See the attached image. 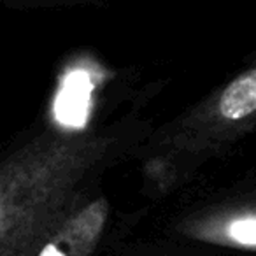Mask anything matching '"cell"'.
<instances>
[{
    "label": "cell",
    "instance_id": "6da1fadb",
    "mask_svg": "<svg viewBox=\"0 0 256 256\" xmlns=\"http://www.w3.org/2000/svg\"><path fill=\"white\" fill-rule=\"evenodd\" d=\"M93 82L84 70H74L65 78L54 102V118L65 126L81 128L88 120Z\"/></svg>",
    "mask_w": 256,
    "mask_h": 256
},
{
    "label": "cell",
    "instance_id": "7a4b0ae2",
    "mask_svg": "<svg viewBox=\"0 0 256 256\" xmlns=\"http://www.w3.org/2000/svg\"><path fill=\"white\" fill-rule=\"evenodd\" d=\"M256 110V70L235 79L221 95L220 112L226 120H242Z\"/></svg>",
    "mask_w": 256,
    "mask_h": 256
},
{
    "label": "cell",
    "instance_id": "3957f363",
    "mask_svg": "<svg viewBox=\"0 0 256 256\" xmlns=\"http://www.w3.org/2000/svg\"><path fill=\"white\" fill-rule=\"evenodd\" d=\"M221 235L232 244L256 249V212L240 214L228 220L221 228Z\"/></svg>",
    "mask_w": 256,
    "mask_h": 256
},
{
    "label": "cell",
    "instance_id": "277c9868",
    "mask_svg": "<svg viewBox=\"0 0 256 256\" xmlns=\"http://www.w3.org/2000/svg\"><path fill=\"white\" fill-rule=\"evenodd\" d=\"M39 256H65V254L54 244H50V246H46V248L42 249V252H40Z\"/></svg>",
    "mask_w": 256,
    "mask_h": 256
}]
</instances>
